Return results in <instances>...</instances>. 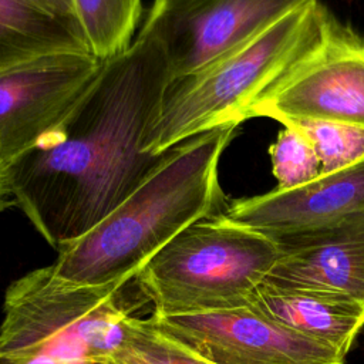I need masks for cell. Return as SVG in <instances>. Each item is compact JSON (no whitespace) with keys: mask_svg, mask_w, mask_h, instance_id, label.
Segmentation results:
<instances>
[{"mask_svg":"<svg viewBox=\"0 0 364 364\" xmlns=\"http://www.w3.org/2000/svg\"><path fill=\"white\" fill-rule=\"evenodd\" d=\"M320 0H154L139 34L155 38L169 80L191 74Z\"/></svg>","mask_w":364,"mask_h":364,"instance_id":"cell-7","label":"cell"},{"mask_svg":"<svg viewBox=\"0 0 364 364\" xmlns=\"http://www.w3.org/2000/svg\"><path fill=\"white\" fill-rule=\"evenodd\" d=\"M280 257L273 237L222 213L199 219L169 240L139 272L155 316H181L249 306Z\"/></svg>","mask_w":364,"mask_h":364,"instance_id":"cell-4","label":"cell"},{"mask_svg":"<svg viewBox=\"0 0 364 364\" xmlns=\"http://www.w3.org/2000/svg\"><path fill=\"white\" fill-rule=\"evenodd\" d=\"M40 4H43L44 7H47L48 10L64 16V17H70V18H75V13H74V3L73 0H37ZM78 23V21H77Z\"/></svg>","mask_w":364,"mask_h":364,"instance_id":"cell-19","label":"cell"},{"mask_svg":"<svg viewBox=\"0 0 364 364\" xmlns=\"http://www.w3.org/2000/svg\"><path fill=\"white\" fill-rule=\"evenodd\" d=\"M88 50L101 61L124 53L141 18V0H73Z\"/></svg>","mask_w":364,"mask_h":364,"instance_id":"cell-14","label":"cell"},{"mask_svg":"<svg viewBox=\"0 0 364 364\" xmlns=\"http://www.w3.org/2000/svg\"><path fill=\"white\" fill-rule=\"evenodd\" d=\"M321 1L303 6L199 70L169 80L144 149L164 154L195 135L249 119L259 98L316 41Z\"/></svg>","mask_w":364,"mask_h":364,"instance_id":"cell-3","label":"cell"},{"mask_svg":"<svg viewBox=\"0 0 364 364\" xmlns=\"http://www.w3.org/2000/svg\"><path fill=\"white\" fill-rule=\"evenodd\" d=\"M117 364H213L156 330L146 318L128 316L119 347L112 355Z\"/></svg>","mask_w":364,"mask_h":364,"instance_id":"cell-15","label":"cell"},{"mask_svg":"<svg viewBox=\"0 0 364 364\" xmlns=\"http://www.w3.org/2000/svg\"><path fill=\"white\" fill-rule=\"evenodd\" d=\"M63 51L90 53L77 20L37 0H0V70Z\"/></svg>","mask_w":364,"mask_h":364,"instance_id":"cell-13","label":"cell"},{"mask_svg":"<svg viewBox=\"0 0 364 364\" xmlns=\"http://www.w3.org/2000/svg\"><path fill=\"white\" fill-rule=\"evenodd\" d=\"M270 237L280 257L269 280L334 290L364 300V213Z\"/></svg>","mask_w":364,"mask_h":364,"instance_id":"cell-11","label":"cell"},{"mask_svg":"<svg viewBox=\"0 0 364 364\" xmlns=\"http://www.w3.org/2000/svg\"><path fill=\"white\" fill-rule=\"evenodd\" d=\"M156 330L213 364H343L344 355L303 337L250 306L146 318Z\"/></svg>","mask_w":364,"mask_h":364,"instance_id":"cell-8","label":"cell"},{"mask_svg":"<svg viewBox=\"0 0 364 364\" xmlns=\"http://www.w3.org/2000/svg\"><path fill=\"white\" fill-rule=\"evenodd\" d=\"M276 141L269 148L272 172L277 189L306 185L323 173L321 161L313 145L294 128L282 125Z\"/></svg>","mask_w":364,"mask_h":364,"instance_id":"cell-17","label":"cell"},{"mask_svg":"<svg viewBox=\"0 0 364 364\" xmlns=\"http://www.w3.org/2000/svg\"><path fill=\"white\" fill-rule=\"evenodd\" d=\"M102 64L88 51H63L0 70V165L21 155L53 128Z\"/></svg>","mask_w":364,"mask_h":364,"instance_id":"cell-9","label":"cell"},{"mask_svg":"<svg viewBox=\"0 0 364 364\" xmlns=\"http://www.w3.org/2000/svg\"><path fill=\"white\" fill-rule=\"evenodd\" d=\"M256 117L364 128V31L324 6L316 41L253 105L249 119Z\"/></svg>","mask_w":364,"mask_h":364,"instance_id":"cell-6","label":"cell"},{"mask_svg":"<svg viewBox=\"0 0 364 364\" xmlns=\"http://www.w3.org/2000/svg\"><path fill=\"white\" fill-rule=\"evenodd\" d=\"M249 306L344 357L364 327V300L327 289L266 279L253 291Z\"/></svg>","mask_w":364,"mask_h":364,"instance_id":"cell-12","label":"cell"},{"mask_svg":"<svg viewBox=\"0 0 364 364\" xmlns=\"http://www.w3.org/2000/svg\"><path fill=\"white\" fill-rule=\"evenodd\" d=\"M10 203H13V202L10 200V196H9L7 191H6L4 181H3V172H1V165H0V212H1L6 206H9Z\"/></svg>","mask_w":364,"mask_h":364,"instance_id":"cell-20","label":"cell"},{"mask_svg":"<svg viewBox=\"0 0 364 364\" xmlns=\"http://www.w3.org/2000/svg\"><path fill=\"white\" fill-rule=\"evenodd\" d=\"M287 125L299 131L317 152L323 173L344 168L364 159V128L316 119H284Z\"/></svg>","mask_w":364,"mask_h":364,"instance_id":"cell-16","label":"cell"},{"mask_svg":"<svg viewBox=\"0 0 364 364\" xmlns=\"http://www.w3.org/2000/svg\"><path fill=\"white\" fill-rule=\"evenodd\" d=\"M364 213V159L311 182L228 202L222 215L264 235L307 230Z\"/></svg>","mask_w":364,"mask_h":364,"instance_id":"cell-10","label":"cell"},{"mask_svg":"<svg viewBox=\"0 0 364 364\" xmlns=\"http://www.w3.org/2000/svg\"><path fill=\"white\" fill-rule=\"evenodd\" d=\"M168 82L161 44L138 34L53 128L1 166L11 202L53 247L90 232L168 159L172 148L144 149Z\"/></svg>","mask_w":364,"mask_h":364,"instance_id":"cell-1","label":"cell"},{"mask_svg":"<svg viewBox=\"0 0 364 364\" xmlns=\"http://www.w3.org/2000/svg\"><path fill=\"white\" fill-rule=\"evenodd\" d=\"M237 125L220 127L172 148L168 159L117 209L58 250L60 279L87 286L125 284L191 223L219 215L228 200L219 161Z\"/></svg>","mask_w":364,"mask_h":364,"instance_id":"cell-2","label":"cell"},{"mask_svg":"<svg viewBox=\"0 0 364 364\" xmlns=\"http://www.w3.org/2000/svg\"><path fill=\"white\" fill-rule=\"evenodd\" d=\"M0 364H117L108 360H63L48 355L36 354H3L0 353Z\"/></svg>","mask_w":364,"mask_h":364,"instance_id":"cell-18","label":"cell"},{"mask_svg":"<svg viewBox=\"0 0 364 364\" xmlns=\"http://www.w3.org/2000/svg\"><path fill=\"white\" fill-rule=\"evenodd\" d=\"M125 284L70 283L55 276L51 264L28 272L6 290L0 353L112 358L132 309L124 299Z\"/></svg>","mask_w":364,"mask_h":364,"instance_id":"cell-5","label":"cell"}]
</instances>
